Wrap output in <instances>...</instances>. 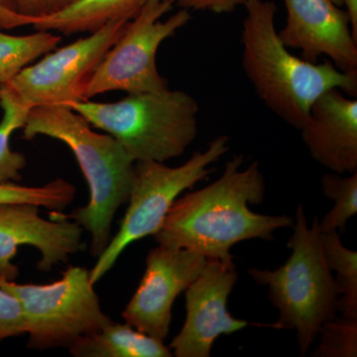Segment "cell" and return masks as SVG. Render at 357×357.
Here are the masks:
<instances>
[{"instance_id": "obj_27", "label": "cell", "mask_w": 357, "mask_h": 357, "mask_svg": "<svg viewBox=\"0 0 357 357\" xmlns=\"http://www.w3.org/2000/svg\"><path fill=\"white\" fill-rule=\"evenodd\" d=\"M342 2L351 20L354 38L357 39V0H342Z\"/></svg>"}, {"instance_id": "obj_26", "label": "cell", "mask_w": 357, "mask_h": 357, "mask_svg": "<svg viewBox=\"0 0 357 357\" xmlns=\"http://www.w3.org/2000/svg\"><path fill=\"white\" fill-rule=\"evenodd\" d=\"M31 24L29 18L18 13L14 0H0V31Z\"/></svg>"}, {"instance_id": "obj_7", "label": "cell", "mask_w": 357, "mask_h": 357, "mask_svg": "<svg viewBox=\"0 0 357 357\" xmlns=\"http://www.w3.org/2000/svg\"><path fill=\"white\" fill-rule=\"evenodd\" d=\"M0 287L20 301L30 349H69L79 337L112 321L102 312L84 267H68L60 280L44 285L17 284L0 277Z\"/></svg>"}, {"instance_id": "obj_24", "label": "cell", "mask_w": 357, "mask_h": 357, "mask_svg": "<svg viewBox=\"0 0 357 357\" xmlns=\"http://www.w3.org/2000/svg\"><path fill=\"white\" fill-rule=\"evenodd\" d=\"M75 0H14L18 13L33 21L63 10ZM32 25V24H31Z\"/></svg>"}, {"instance_id": "obj_5", "label": "cell", "mask_w": 357, "mask_h": 357, "mask_svg": "<svg viewBox=\"0 0 357 357\" xmlns=\"http://www.w3.org/2000/svg\"><path fill=\"white\" fill-rule=\"evenodd\" d=\"M295 218L287 243L292 255L285 264L273 271L253 268L249 274L269 288L270 301L280 314L274 328L295 330L305 356L321 326L335 318L340 291L326 264L318 218L309 227L302 204H298Z\"/></svg>"}, {"instance_id": "obj_2", "label": "cell", "mask_w": 357, "mask_h": 357, "mask_svg": "<svg viewBox=\"0 0 357 357\" xmlns=\"http://www.w3.org/2000/svg\"><path fill=\"white\" fill-rule=\"evenodd\" d=\"M243 68L256 95L289 126L300 130L312 103L328 89L356 98L357 73L342 72L331 61L307 62L293 55L278 36L277 6L270 0H246Z\"/></svg>"}, {"instance_id": "obj_16", "label": "cell", "mask_w": 357, "mask_h": 357, "mask_svg": "<svg viewBox=\"0 0 357 357\" xmlns=\"http://www.w3.org/2000/svg\"><path fill=\"white\" fill-rule=\"evenodd\" d=\"M146 0H75L63 10L33 21L37 31L95 32L109 21L131 18Z\"/></svg>"}, {"instance_id": "obj_18", "label": "cell", "mask_w": 357, "mask_h": 357, "mask_svg": "<svg viewBox=\"0 0 357 357\" xmlns=\"http://www.w3.org/2000/svg\"><path fill=\"white\" fill-rule=\"evenodd\" d=\"M321 238L326 264L337 273V311L345 318L357 319V252L345 248L337 231L321 232Z\"/></svg>"}, {"instance_id": "obj_3", "label": "cell", "mask_w": 357, "mask_h": 357, "mask_svg": "<svg viewBox=\"0 0 357 357\" xmlns=\"http://www.w3.org/2000/svg\"><path fill=\"white\" fill-rule=\"evenodd\" d=\"M22 131L24 139L47 136L61 141L76 157L88 183L89 201L70 218L91 234L89 251L98 257L109 243L115 213L128 202L135 162L112 135L96 132L83 116L64 105L34 107Z\"/></svg>"}, {"instance_id": "obj_8", "label": "cell", "mask_w": 357, "mask_h": 357, "mask_svg": "<svg viewBox=\"0 0 357 357\" xmlns=\"http://www.w3.org/2000/svg\"><path fill=\"white\" fill-rule=\"evenodd\" d=\"M172 8L166 0H146L142 4L93 70L84 86V100L109 91L132 95L169 88L157 69V52L166 39L191 20L189 10L181 9L162 21Z\"/></svg>"}, {"instance_id": "obj_22", "label": "cell", "mask_w": 357, "mask_h": 357, "mask_svg": "<svg viewBox=\"0 0 357 357\" xmlns=\"http://www.w3.org/2000/svg\"><path fill=\"white\" fill-rule=\"evenodd\" d=\"M318 335L319 344L312 356H357V319L335 317L321 326Z\"/></svg>"}, {"instance_id": "obj_1", "label": "cell", "mask_w": 357, "mask_h": 357, "mask_svg": "<svg viewBox=\"0 0 357 357\" xmlns=\"http://www.w3.org/2000/svg\"><path fill=\"white\" fill-rule=\"evenodd\" d=\"M243 164V155H236L217 181L176 199L154 236L159 245L188 249L234 266L232 246L248 239L272 241L277 229L293 227L288 215H260L249 208L264 199L265 180L258 162L245 169Z\"/></svg>"}, {"instance_id": "obj_12", "label": "cell", "mask_w": 357, "mask_h": 357, "mask_svg": "<svg viewBox=\"0 0 357 357\" xmlns=\"http://www.w3.org/2000/svg\"><path fill=\"white\" fill-rule=\"evenodd\" d=\"M287 20L278 32L284 46L307 62L321 56L345 73H357V39L347 10L332 0H284Z\"/></svg>"}, {"instance_id": "obj_28", "label": "cell", "mask_w": 357, "mask_h": 357, "mask_svg": "<svg viewBox=\"0 0 357 357\" xmlns=\"http://www.w3.org/2000/svg\"><path fill=\"white\" fill-rule=\"evenodd\" d=\"M332 1L335 4V6L340 7L344 6V2H342V0H332Z\"/></svg>"}, {"instance_id": "obj_21", "label": "cell", "mask_w": 357, "mask_h": 357, "mask_svg": "<svg viewBox=\"0 0 357 357\" xmlns=\"http://www.w3.org/2000/svg\"><path fill=\"white\" fill-rule=\"evenodd\" d=\"M326 198L335 202L332 210L319 222L321 232L344 230L347 222L357 213V172L342 176L326 174L321 180Z\"/></svg>"}, {"instance_id": "obj_14", "label": "cell", "mask_w": 357, "mask_h": 357, "mask_svg": "<svg viewBox=\"0 0 357 357\" xmlns=\"http://www.w3.org/2000/svg\"><path fill=\"white\" fill-rule=\"evenodd\" d=\"M312 158L333 173L357 172V100L338 89L319 96L300 129Z\"/></svg>"}, {"instance_id": "obj_17", "label": "cell", "mask_w": 357, "mask_h": 357, "mask_svg": "<svg viewBox=\"0 0 357 357\" xmlns=\"http://www.w3.org/2000/svg\"><path fill=\"white\" fill-rule=\"evenodd\" d=\"M61 37L52 31L14 36L0 31V86L14 77L37 59L55 50Z\"/></svg>"}, {"instance_id": "obj_19", "label": "cell", "mask_w": 357, "mask_h": 357, "mask_svg": "<svg viewBox=\"0 0 357 357\" xmlns=\"http://www.w3.org/2000/svg\"><path fill=\"white\" fill-rule=\"evenodd\" d=\"M0 183H16L21 180L27 161L24 155L13 151L10 147L11 136L24 126L30 109L21 103L4 86H0Z\"/></svg>"}, {"instance_id": "obj_25", "label": "cell", "mask_w": 357, "mask_h": 357, "mask_svg": "<svg viewBox=\"0 0 357 357\" xmlns=\"http://www.w3.org/2000/svg\"><path fill=\"white\" fill-rule=\"evenodd\" d=\"M172 6L182 9L210 11L215 14L230 13L239 6H244L246 0H166Z\"/></svg>"}, {"instance_id": "obj_20", "label": "cell", "mask_w": 357, "mask_h": 357, "mask_svg": "<svg viewBox=\"0 0 357 357\" xmlns=\"http://www.w3.org/2000/svg\"><path fill=\"white\" fill-rule=\"evenodd\" d=\"M76 197V187L62 178H57L40 187H26L16 183H0V204H36L61 213Z\"/></svg>"}, {"instance_id": "obj_4", "label": "cell", "mask_w": 357, "mask_h": 357, "mask_svg": "<svg viewBox=\"0 0 357 357\" xmlns=\"http://www.w3.org/2000/svg\"><path fill=\"white\" fill-rule=\"evenodd\" d=\"M69 107L119 141L135 163L178 158L198 134V102L180 89L132 93L115 102L79 100Z\"/></svg>"}, {"instance_id": "obj_6", "label": "cell", "mask_w": 357, "mask_h": 357, "mask_svg": "<svg viewBox=\"0 0 357 357\" xmlns=\"http://www.w3.org/2000/svg\"><path fill=\"white\" fill-rule=\"evenodd\" d=\"M229 141L227 135L218 136L204 151L195 152L178 167L155 161L136 162L126 215L116 236L109 241L89 271L93 285L114 266L129 245L144 237L154 236L161 229L176 199L213 172L210 166L227 154Z\"/></svg>"}, {"instance_id": "obj_11", "label": "cell", "mask_w": 357, "mask_h": 357, "mask_svg": "<svg viewBox=\"0 0 357 357\" xmlns=\"http://www.w3.org/2000/svg\"><path fill=\"white\" fill-rule=\"evenodd\" d=\"M236 265L208 259L185 292V319L170 349L178 357H210L222 335H232L249 326L245 319L234 318L227 301L237 282Z\"/></svg>"}, {"instance_id": "obj_10", "label": "cell", "mask_w": 357, "mask_h": 357, "mask_svg": "<svg viewBox=\"0 0 357 357\" xmlns=\"http://www.w3.org/2000/svg\"><path fill=\"white\" fill-rule=\"evenodd\" d=\"M206 260L188 249H151L139 286L122 312L126 323L164 342L170 332L174 302L198 278Z\"/></svg>"}, {"instance_id": "obj_9", "label": "cell", "mask_w": 357, "mask_h": 357, "mask_svg": "<svg viewBox=\"0 0 357 357\" xmlns=\"http://www.w3.org/2000/svg\"><path fill=\"white\" fill-rule=\"evenodd\" d=\"M129 20L109 21L86 38L49 52L2 86L30 109L46 105L70 107L84 100V86L89 77L121 37Z\"/></svg>"}, {"instance_id": "obj_23", "label": "cell", "mask_w": 357, "mask_h": 357, "mask_svg": "<svg viewBox=\"0 0 357 357\" xmlns=\"http://www.w3.org/2000/svg\"><path fill=\"white\" fill-rule=\"evenodd\" d=\"M26 333V321L20 301L0 287V342Z\"/></svg>"}, {"instance_id": "obj_15", "label": "cell", "mask_w": 357, "mask_h": 357, "mask_svg": "<svg viewBox=\"0 0 357 357\" xmlns=\"http://www.w3.org/2000/svg\"><path fill=\"white\" fill-rule=\"evenodd\" d=\"M76 357H170L163 340L136 330L128 324L110 321L102 330L79 337L69 347Z\"/></svg>"}, {"instance_id": "obj_13", "label": "cell", "mask_w": 357, "mask_h": 357, "mask_svg": "<svg viewBox=\"0 0 357 357\" xmlns=\"http://www.w3.org/2000/svg\"><path fill=\"white\" fill-rule=\"evenodd\" d=\"M83 227L68 220H47L33 204H0V277L15 281L20 269L13 262L18 248L33 246L39 250L42 271H50L82 248Z\"/></svg>"}]
</instances>
